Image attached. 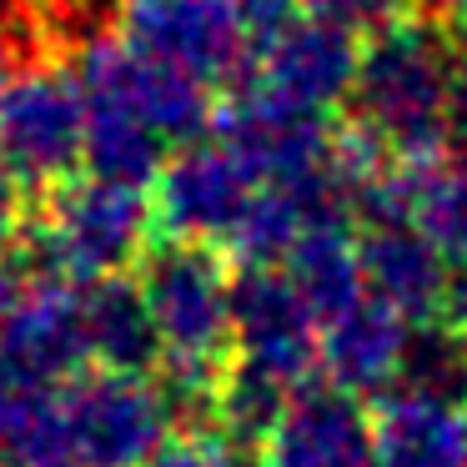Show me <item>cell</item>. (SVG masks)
Here are the masks:
<instances>
[{"mask_svg": "<svg viewBox=\"0 0 467 467\" xmlns=\"http://www.w3.org/2000/svg\"><path fill=\"white\" fill-rule=\"evenodd\" d=\"M0 26H5V11H0Z\"/></svg>", "mask_w": 467, "mask_h": 467, "instance_id": "20", "label": "cell"}, {"mask_svg": "<svg viewBox=\"0 0 467 467\" xmlns=\"http://www.w3.org/2000/svg\"><path fill=\"white\" fill-rule=\"evenodd\" d=\"M146 467H242V447L226 442L216 427L212 432H171Z\"/></svg>", "mask_w": 467, "mask_h": 467, "instance_id": "16", "label": "cell"}, {"mask_svg": "<svg viewBox=\"0 0 467 467\" xmlns=\"http://www.w3.org/2000/svg\"><path fill=\"white\" fill-rule=\"evenodd\" d=\"M21 232H26V192L16 186L11 171H0V262L21 246Z\"/></svg>", "mask_w": 467, "mask_h": 467, "instance_id": "17", "label": "cell"}, {"mask_svg": "<svg viewBox=\"0 0 467 467\" xmlns=\"http://www.w3.org/2000/svg\"><path fill=\"white\" fill-rule=\"evenodd\" d=\"M71 61L86 91V171L151 186L171 146L202 136L216 116V91L126 41L116 26L76 46Z\"/></svg>", "mask_w": 467, "mask_h": 467, "instance_id": "2", "label": "cell"}, {"mask_svg": "<svg viewBox=\"0 0 467 467\" xmlns=\"http://www.w3.org/2000/svg\"><path fill=\"white\" fill-rule=\"evenodd\" d=\"M26 242L46 266L96 282V276H121L136 272L151 242L161 236L156 226V202L146 182L101 171H76L66 182L46 186L41 196H26Z\"/></svg>", "mask_w": 467, "mask_h": 467, "instance_id": "5", "label": "cell"}, {"mask_svg": "<svg viewBox=\"0 0 467 467\" xmlns=\"http://www.w3.org/2000/svg\"><path fill=\"white\" fill-rule=\"evenodd\" d=\"M116 31L166 66L196 76L206 91L226 96L246 81L252 31L232 0H121Z\"/></svg>", "mask_w": 467, "mask_h": 467, "instance_id": "8", "label": "cell"}, {"mask_svg": "<svg viewBox=\"0 0 467 467\" xmlns=\"http://www.w3.org/2000/svg\"><path fill=\"white\" fill-rule=\"evenodd\" d=\"M342 121L392 166L467 151V31L417 11L372 31Z\"/></svg>", "mask_w": 467, "mask_h": 467, "instance_id": "1", "label": "cell"}, {"mask_svg": "<svg viewBox=\"0 0 467 467\" xmlns=\"http://www.w3.org/2000/svg\"><path fill=\"white\" fill-rule=\"evenodd\" d=\"M136 286L151 312L156 352L171 392L192 407H212L236 337V262L212 242L156 236L136 262Z\"/></svg>", "mask_w": 467, "mask_h": 467, "instance_id": "4", "label": "cell"}, {"mask_svg": "<svg viewBox=\"0 0 467 467\" xmlns=\"http://www.w3.org/2000/svg\"><path fill=\"white\" fill-rule=\"evenodd\" d=\"M256 467H372V422L362 397L312 382L256 442Z\"/></svg>", "mask_w": 467, "mask_h": 467, "instance_id": "10", "label": "cell"}, {"mask_svg": "<svg viewBox=\"0 0 467 467\" xmlns=\"http://www.w3.org/2000/svg\"><path fill=\"white\" fill-rule=\"evenodd\" d=\"M357 51L362 46L347 26L296 11L256 41L236 96H252V101L292 116H337L352 91Z\"/></svg>", "mask_w": 467, "mask_h": 467, "instance_id": "7", "label": "cell"}, {"mask_svg": "<svg viewBox=\"0 0 467 467\" xmlns=\"http://www.w3.org/2000/svg\"><path fill=\"white\" fill-rule=\"evenodd\" d=\"M372 467H467V397L397 382L377 392Z\"/></svg>", "mask_w": 467, "mask_h": 467, "instance_id": "11", "label": "cell"}, {"mask_svg": "<svg viewBox=\"0 0 467 467\" xmlns=\"http://www.w3.org/2000/svg\"><path fill=\"white\" fill-rule=\"evenodd\" d=\"M427 16H437V21H447V26H462L467 31V0H417Z\"/></svg>", "mask_w": 467, "mask_h": 467, "instance_id": "19", "label": "cell"}, {"mask_svg": "<svg viewBox=\"0 0 467 467\" xmlns=\"http://www.w3.org/2000/svg\"><path fill=\"white\" fill-rule=\"evenodd\" d=\"M357 256H362V282L382 302H392L412 322H432L437 317L447 266L402 212L357 216Z\"/></svg>", "mask_w": 467, "mask_h": 467, "instance_id": "12", "label": "cell"}, {"mask_svg": "<svg viewBox=\"0 0 467 467\" xmlns=\"http://www.w3.org/2000/svg\"><path fill=\"white\" fill-rule=\"evenodd\" d=\"M0 156L26 196H41L86 166V91L66 51H36L5 66Z\"/></svg>", "mask_w": 467, "mask_h": 467, "instance_id": "6", "label": "cell"}, {"mask_svg": "<svg viewBox=\"0 0 467 467\" xmlns=\"http://www.w3.org/2000/svg\"><path fill=\"white\" fill-rule=\"evenodd\" d=\"M377 212H402L427 236L447 272H467V151H447L417 166H397Z\"/></svg>", "mask_w": 467, "mask_h": 467, "instance_id": "13", "label": "cell"}, {"mask_svg": "<svg viewBox=\"0 0 467 467\" xmlns=\"http://www.w3.org/2000/svg\"><path fill=\"white\" fill-rule=\"evenodd\" d=\"M86 352H91V367H121V372L161 367L151 312L131 272L86 282Z\"/></svg>", "mask_w": 467, "mask_h": 467, "instance_id": "14", "label": "cell"}, {"mask_svg": "<svg viewBox=\"0 0 467 467\" xmlns=\"http://www.w3.org/2000/svg\"><path fill=\"white\" fill-rule=\"evenodd\" d=\"M182 412L186 402L156 372L81 367L31 407L0 467H146Z\"/></svg>", "mask_w": 467, "mask_h": 467, "instance_id": "3", "label": "cell"}, {"mask_svg": "<svg viewBox=\"0 0 467 467\" xmlns=\"http://www.w3.org/2000/svg\"><path fill=\"white\" fill-rule=\"evenodd\" d=\"M306 16H322V21H337L347 26L352 36H372L382 26L402 21V16L422 11L417 0H296Z\"/></svg>", "mask_w": 467, "mask_h": 467, "instance_id": "15", "label": "cell"}, {"mask_svg": "<svg viewBox=\"0 0 467 467\" xmlns=\"http://www.w3.org/2000/svg\"><path fill=\"white\" fill-rule=\"evenodd\" d=\"M236 11H242L246 31H252V41H262L266 31H276V26L286 21V16H296L302 5L296 0H232Z\"/></svg>", "mask_w": 467, "mask_h": 467, "instance_id": "18", "label": "cell"}, {"mask_svg": "<svg viewBox=\"0 0 467 467\" xmlns=\"http://www.w3.org/2000/svg\"><path fill=\"white\" fill-rule=\"evenodd\" d=\"M417 322L402 317L392 302L362 286L352 302L327 312L317 322V357H322V382L342 387L352 397H377L402 382L407 352H412Z\"/></svg>", "mask_w": 467, "mask_h": 467, "instance_id": "9", "label": "cell"}]
</instances>
